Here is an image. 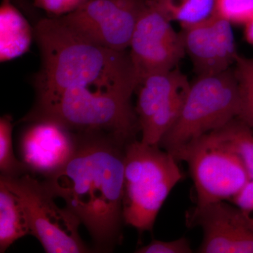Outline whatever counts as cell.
Segmentation results:
<instances>
[{
	"label": "cell",
	"mask_w": 253,
	"mask_h": 253,
	"mask_svg": "<svg viewBox=\"0 0 253 253\" xmlns=\"http://www.w3.org/2000/svg\"><path fill=\"white\" fill-rule=\"evenodd\" d=\"M76 135L72 157L43 183L85 226L95 249L111 252L123 239L126 145L100 133Z\"/></svg>",
	"instance_id": "1"
},
{
	"label": "cell",
	"mask_w": 253,
	"mask_h": 253,
	"mask_svg": "<svg viewBox=\"0 0 253 253\" xmlns=\"http://www.w3.org/2000/svg\"><path fill=\"white\" fill-rule=\"evenodd\" d=\"M33 33L42 59L36 82L37 103L78 86L136 91L139 83L126 51H114L88 41L59 17L41 20Z\"/></svg>",
	"instance_id": "2"
},
{
	"label": "cell",
	"mask_w": 253,
	"mask_h": 253,
	"mask_svg": "<svg viewBox=\"0 0 253 253\" xmlns=\"http://www.w3.org/2000/svg\"><path fill=\"white\" fill-rule=\"evenodd\" d=\"M133 93L104 86L69 88L36 104L23 121H52L76 134H107L126 145L141 132L136 109L131 104Z\"/></svg>",
	"instance_id": "3"
},
{
	"label": "cell",
	"mask_w": 253,
	"mask_h": 253,
	"mask_svg": "<svg viewBox=\"0 0 253 253\" xmlns=\"http://www.w3.org/2000/svg\"><path fill=\"white\" fill-rule=\"evenodd\" d=\"M177 160L160 145L131 141L125 149L123 218L139 231H151L158 212L184 178Z\"/></svg>",
	"instance_id": "4"
},
{
	"label": "cell",
	"mask_w": 253,
	"mask_h": 253,
	"mask_svg": "<svg viewBox=\"0 0 253 253\" xmlns=\"http://www.w3.org/2000/svg\"><path fill=\"white\" fill-rule=\"evenodd\" d=\"M240 95L234 70L199 76L190 84L182 109L160 146L175 154L191 141L239 117Z\"/></svg>",
	"instance_id": "5"
},
{
	"label": "cell",
	"mask_w": 253,
	"mask_h": 253,
	"mask_svg": "<svg viewBox=\"0 0 253 253\" xmlns=\"http://www.w3.org/2000/svg\"><path fill=\"white\" fill-rule=\"evenodd\" d=\"M0 181L21 200L31 235L48 253H89L79 234L81 223L67 208H60L43 181L30 173L16 177L1 176Z\"/></svg>",
	"instance_id": "6"
},
{
	"label": "cell",
	"mask_w": 253,
	"mask_h": 253,
	"mask_svg": "<svg viewBox=\"0 0 253 253\" xmlns=\"http://www.w3.org/2000/svg\"><path fill=\"white\" fill-rule=\"evenodd\" d=\"M173 156L189 166L198 206L231 201L251 180L241 160L208 134L191 141Z\"/></svg>",
	"instance_id": "7"
},
{
	"label": "cell",
	"mask_w": 253,
	"mask_h": 253,
	"mask_svg": "<svg viewBox=\"0 0 253 253\" xmlns=\"http://www.w3.org/2000/svg\"><path fill=\"white\" fill-rule=\"evenodd\" d=\"M147 0H87L73 12L59 17L68 28L107 49L129 47L136 22Z\"/></svg>",
	"instance_id": "8"
},
{
	"label": "cell",
	"mask_w": 253,
	"mask_h": 253,
	"mask_svg": "<svg viewBox=\"0 0 253 253\" xmlns=\"http://www.w3.org/2000/svg\"><path fill=\"white\" fill-rule=\"evenodd\" d=\"M170 23L156 0H147L129 47L139 84L150 75L174 69L185 54L182 36L174 31Z\"/></svg>",
	"instance_id": "9"
},
{
	"label": "cell",
	"mask_w": 253,
	"mask_h": 253,
	"mask_svg": "<svg viewBox=\"0 0 253 253\" xmlns=\"http://www.w3.org/2000/svg\"><path fill=\"white\" fill-rule=\"evenodd\" d=\"M190 83L178 69L154 73L139 83L136 112L141 141L159 145L179 117Z\"/></svg>",
	"instance_id": "10"
},
{
	"label": "cell",
	"mask_w": 253,
	"mask_h": 253,
	"mask_svg": "<svg viewBox=\"0 0 253 253\" xmlns=\"http://www.w3.org/2000/svg\"><path fill=\"white\" fill-rule=\"evenodd\" d=\"M186 219L189 227L201 228L204 233L198 253H253V230L234 205H196Z\"/></svg>",
	"instance_id": "11"
},
{
	"label": "cell",
	"mask_w": 253,
	"mask_h": 253,
	"mask_svg": "<svg viewBox=\"0 0 253 253\" xmlns=\"http://www.w3.org/2000/svg\"><path fill=\"white\" fill-rule=\"evenodd\" d=\"M30 123L20 137L21 161L28 173L45 179L70 161L77 147V135L52 121Z\"/></svg>",
	"instance_id": "12"
},
{
	"label": "cell",
	"mask_w": 253,
	"mask_h": 253,
	"mask_svg": "<svg viewBox=\"0 0 253 253\" xmlns=\"http://www.w3.org/2000/svg\"><path fill=\"white\" fill-rule=\"evenodd\" d=\"M184 49L199 76L229 69L238 54L231 23L212 13L209 17L183 27Z\"/></svg>",
	"instance_id": "13"
},
{
	"label": "cell",
	"mask_w": 253,
	"mask_h": 253,
	"mask_svg": "<svg viewBox=\"0 0 253 253\" xmlns=\"http://www.w3.org/2000/svg\"><path fill=\"white\" fill-rule=\"evenodd\" d=\"M33 31L24 16L11 4L2 0L0 6V60L16 59L27 52Z\"/></svg>",
	"instance_id": "14"
},
{
	"label": "cell",
	"mask_w": 253,
	"mask_h": 253,
	"mask_svg": "<svg viewBox=\"0 0 253 253\" xmlns=\"http://www.w3.org/2000/svg\"><path fill=\"white\" fill-rule=\"evenodd\" d=\"M28 234L31 229L21 200L0 181V253Z\"/></svg>",
	"instance_id": "15"
},
{
	"label": "cell",
	"mask_w": 253,
	"mask_h": 253,
	"mask_svg": "<svg viewBox=\"0 0 253 253\" xmlns=\"http://www.w3.org/2000/svg\"><path fill=\"white\" fill-rule=\"evenodd\" d=\"M210 136L226 149L236 154L253 180V129L236 118L217 130L208 133Z\"/></svg>",
	"instance_id": "16"
},
{
	"label": "cell",
	"mask_w": 253,
	"mask_h": 253,
	"mask_svg": "<svg viewBox=\"0 0 253 253\" xmlns=\"http://www.w3.org/2000/svg\"><path fill=\"white\" fill-rule=\"evenodd\" d=\"M214 0H156L165 16L172 22L186 27L209 17L214 11Z\"/></svg>",
	"instance_id": "17"
},
{
	"label": "cell",
	"mask_w": 253,
	"mask_h": 253,
	"mask_svg": "<svg viewBox=\"0 0 253 253\" xmlns=\"http://www.w3.org/2000/svg\"><path fill=\"white\" fill-rule=\"evenodd\" d=\"M234 63L240 95L238 118L253 129V58L238 54Z\"/></svg>",
	"instance_id": "18"
},
{
	"label": "cell",
	"mask_w": 253,
	"mask_h": 253,
	"mask_svg": "<svg viewBox=\"0 0 253 253\" xmlns=\"http://www.w3.org/2000/svg\"><path fill=\"white\" fill-rule=\"evenodd\" d=\"M12 118L4 116L0 119V171L1 176L16 177L28 173L21 161L15 156L12 144Z\"/></svg>",
	"instance_id": "19"
},
{
	"label": "cell",
	"mask_w": 253,
	"mask_h": 253,
	"mask_svg": "<svg viewBox=\"0 0 253 253\" xmlns=\"http://www.w3.org/2000/svg\"><path fill=\"white\" fill-rule=\"evenodd\" d=\"M213 13L230 23L245 25L253 17V0H214Z\"/></svg>",
	"instance_id": "20"
},
{
	"label": "cell",
	"mask_w": 253,
	"mask_h": 253,
	"mask_svg": "<svg viewBox=\"0 0 253 253\" xmlns=\"http://www.w3.org/2000/svg\"><path fill=\"white\" fill-rule=\"evenodd\" d=\"M194 252L191 249L189 240L185 237L171 241L153 240L146 246L139 248L135 251L137 253H191Z\"/></svg>",
	"instance_id": "21"
},
{
	"label": "cell",
	"mask_w": 253,
	"mask_h": 253,
	"mask_svg": "<svg viewBox=\"0 0 253 253\" xmlns=\"http://www.w3.org/2000/svg\"><path fill=\"white\" fill-rule=\"evenodd\" d=\"M87 0H35V6L54 17H61L73 12Z\"/></svg>",
	"instance_id": "22"
},
{
	"label": "cell",
	"mask_w": 253,
	"mask_h": 253,
	"mask_svg": "<svg viewBox=\"0 0 253 253\" xmlns=\"http://www.w3.org/2000/svg\"><path fill=\"white\" fill-rule=\"evenodd\" d=\"M253 230V180H250L243 189L231 200Z\"/></svg>",
	"instance_id": "23"
},
{
	"label": "cell",
	"mask_w": 253,
	"mask_h": 253,
	"mask_svg": "<svg viewBox=\"0 0 253 253\" xmlns=\"http://www.w3.org/2000/svg\"><path fill=\"white\" fill-rule=\"evenodd\" d=\"M245 38L250 44L253 46V17L244 25Z\"/></svg>",
	"instance_id": "24"
}]
</instances>
